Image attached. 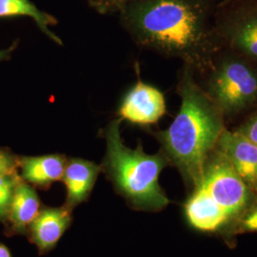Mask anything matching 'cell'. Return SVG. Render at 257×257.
I'll return each mask as SVG.
<instances>
[{
	"label": "cell",
	"instance_id": "6da1fadb",
	"mask_svg": "<svg viewBox=\"0 0 257 257\" xmlns=\"http://www.w3.org/2000/svg\"><path fill=\"white\" fill-rule=\"evenodd\" d=\"M122 25L140 46L193 62L206 46L200 0H136L119 13Z\"/></svg>",
	"mask_w": 257,
	"mask_h": 257
},
{
	"label": "cell",
	"instance_id": "7a4b0ae2",
	"mask_svg": "<svg viewBox=\"0 0 257 257\" xmlns=\"http://www.w3.org/2000/svg\"><path fill=\"white\" fill-rule=\"evenodd\" d=\"M181 105L169 128L157 133L162 153L185 181L194 188L202 179L206 163L225 130L221 110L185 72L178 87Z\"/></svg>",
	"mask_w": 257,
	"mask_h": 257
},
{
	"label": "cell",
	"instance_id": "3957f363",
	"mask_svg": "<svg viewBox=\"0 0 257 257\" xmlns=\"http://www.w3.org/2000/svg\"><path fill=\"white\" fill-rule=\"evenodd\" d=\"M121 123L122 120L116 117L103 130L106 154L100 165L101 173L132 208L161 211L170 200L159 185V175L169 161L163 153L148 155L141 144L137 149L125 146Z\"/></svg>",
	"mask_w": 257,
	"mask_h": 257
},
{
	"label": "cell",
	"instance_id": "277c9868",
	"mask_svg": "<svg viewBox=\"0 0 257 257\" xmlns=\"http://www.w3.org/2000/svg\"><path fill=\"white\" fill-rule=\"evenodd\" d=\"M199 185L229 213L231 219L248 209L253 194L218 151L209 157Z\"/></svg>",
	"mask_w": 257,
	"mask_h": 257
},
{
	"label": "cell",
	"instance_id": "5b68a950",
	"mask_svg": "<svg viewBox=\"0 0 257 257\" xmlns=\"http://www.w3.org/2000/svg\"><path fill=\"white\" fill-rule=\"evenodd\" d=\"M209 92L219 110L237 111L256 99V74L241 61H227L211 77Z\"/></svg>",
	"mask_w": 257,
	"mask_h": 257
},
{
	"label": "cell",
	"instance_id": "8992f818",
	"mask_svg": "<svg viewBox=\"0 0 257 257\" xmlns=\"http://www.w3.org/2000/svg\"><path fill=\"white\" fill-rule=\"evenodd\" d=\"M166 111L165 96L161 91L138 80L121 99L117 117L131 124L148 126L158 122Z\"/></svg>",
	"mask_w": 257,
	"mask_h": 257
},
{
	"label": "cell",
	"instance_id": "52a82bcc",
	"mask_svg": "<svg viewBox=\"0 0 257 257\" xmlns=\"http://www.w3.org/2000/svg\"><path fill=\"white\" fill-rule=\"evenodd\" d=\"M249 190L257 193V146L238 132L224 130L216 148Z\"/></svg>",
	"mask_w": 257,
	"mask_h": 257
},
{
	"label": "cell",
	"instance_id": "ba28073f",
	"mask_svg": "<svg viewBox=\"0 0 257 257\" xmlns=\"http://www.w3.org/2000/svg\"><path fill=\"white\" fill-rule=\"evenodd\" d=\"M73 211L65 205L61 207H44L28 227L30 241L37 246L40 254L55 248L73 221Z\"/></svg>",
	"mask_w": 257,
	"mask_h": 257
},
{
	"label": "cell",
	"instance_id": "9c48e42d",
	"mask_svg": "<svg viewBox=\"0 0 257 257\" xmlns=\"http://www.w3.org/2000/svg\"><path fill=\"white\" fill-rule=\"evenodd\" d=\"M184 213L191 227L206 232L220 230L231 219L229 213L200 185L194 188L185 203Z\"/></svg>",
	"mask_w": 257,
	"mask_h": 257
},
{
	"label": "cell",
	"instance_id": "30bf717a",
	"mask_svg": "<svg viewBox=\"0 0 257 257\" xmlns=\"http://www.w3.org/2000/svg\"><path fill=\"white\" fill-rule=\"evenodd\" d=\"M100 173V165L92 161L79 157L68 158L61 180L67 190L65 206L73 211L79 204L86 202Z\"/></svg>",
	"mask_w": 257,
	"mask_h": 257
},
{
	"label": "cell",
	"instance_id": "8fae6325",
	"mask_svg": "<svg viewBox=\"0 0 257 257\" xmlns=\"http://www.w3.org/2000/svg\"><path fill=\"white\" fill-rule=\"evenodd\" d=\"M67 160L68 157L61 154L19 156V175L33 187L48 190L55 182L62 180Z\"/></svg>",
	"mask_w": 257,
	"mask_h": 257
},
{
	"label": "cell",
	"instance_id": "7c38bea8",
	"mask_svg": "<svg viewBox=\"0 0 257 257\" xmlns=\"http://www.w3.org/2000/svg\"><path fill=\"white\" fill-rule=\"evenodd\" d=\"M41 208L35 187L21 178L16 188L6 222L8 233L26 234L28 227L37 217Z\"/></svg>",
	"mask_w": 257,
	"mask_h": 257
},
{
	"label": "cell",
	"instance_id": "4fadbf2b",
	"mask_svg": "<svg viewBox=\"0 0 257 257\" xmlns=\"http://www.w3.org/2000/svg\"><path fill=\"white\" fill-rule=\"evenodd\" d=\"M28 17L33 19L38 29L57 45H62V40L51 30L57 24V19L52 15L38 9L30 0H0V18Z\"/></svg>",
	"mask_w": 257,
	"mask_h": 257
},
{
	"label": "cell",
	"instance_id": "5bb4252c",
	"mask_svg": "<svg viewBox=\"0 0 257 257\" xmlns=\"http://www.w3.org/2000/svg\"><path fill=\"white\" fill-rule=\"evenodd\" d=\"M232 41L243 53L257 59V16L239 22L233 31Z\"/></svg>",
	"mask_w": 257,
	"mask_h": 257
},
{
	"label": "cell",
	"instance_id": "9a60e30c",
	"mask_svg": "<svg viewBox=\"0 0 257 257\" xmlns=\"http://www.w3.org/2000/svg\"><path fill=\"white\" fill-rule=\"evenodd\" d=\"M20 180L19 172L0 177V221L5 224L8 219L16 188Z\"/></svg>",
	"mask_w": 257,
	"mask_h": 257
},
{
	"label": "cell",
	"instance_id": "2e32d148",
	"mask_svg": "<svg viewBox=\"0 0 257 257\" xmlns=\"http://www.w3.org/2000/svg\"><path fill=\"white\" fill-rule=\"evenodd\" d=\"M136 0H87L88 4L102 15L119 14L124 7Z\"/></svg>",
	"mask_w": 257,
	"mask_h": 257
},
{
	"label": "cell",
	"instance_id": "e0dca14e",
	"mask_svg": "<svg viewBox=\"0 0 257 257\" xmlns=\"http://www.w3.org/2000/svg\"><path fill=\"white\" fill-rule=\"evenodd\" d=\"M19 156L8 149L0 148V177L19 172Z\"/></svg>",
	"mask_w": 257,
	"mask_h": 257
},
{
	"label": "cell",
	"instance_id": "ac0fdd59",
	"mask_svg": "<svg viewBox=\"0 0 257 257\" xmlns=\"http://www.w3.org/2000/svg\"><path fill=\"white\" fill-rule=\"evenodd\" d=\"M237 231L239 233L257 232V204L244 214L237 226Z\"/></svg>",
	"mask_w": 257,
	"mask_h": 257
},
{
	"label": "cell",
	"instance_id": "d6986e66",
	"mask_svg": "<svg viewBox=\"0 0 257 257\" xmlns=\"http://www.w3.org/2000/svg\"><path fill=\"white\" fill-rule=\"evenodd\" d=\"M237 132L257 146V114L248 120Z\"/></svg>",
	"mask_w": 257,
	"mask_h": 257
},
{
	"label": "cell",
	"instance_id": "ffe728a7",
	"mask_svg": "<svg viewBox=\"0 0 257 257\" xmlns=\"http://www.w3.org/2000/svg\"><path fill=\"white\" fill-rule=\"evenodd\" d=\"M12 51H13V48H10L7 50H0V62L9 59Z\"/></svg>",
	"mask_w": 257,
	"mask_h": 257
},
{
	"label": "cell",
	"instance_id": "44dd1931",
	"mask_svg": "<svg viewBox=\"0 0 257 257\" xmlns=\"http://www.w3.org/2000/svg\"><path fill=\"white\" fill-rule=\"evenodd\" d=\"M0 257H11L9 249L2 244H0Z\"/></svg>",
	"mask_w": 257,
	"mask_h": 257
}]
</instances>
